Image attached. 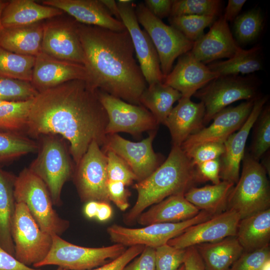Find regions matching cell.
<instances>
[{
  "label": "cell",
  "mask_w": 270,
  "mask_h": 270,
  "mask_svg": "<svg viewBox=\"0 0 270 270\" xmlns=\"http://www.w3.org/2000/svg\"><path fill=\"white\" fill-rule=\"evenodd\" d=\"M255 100H246L236 106H228L219 112L208 126L204 127L186 138L180 146L182 150L186 152L202 144L224 142L244 124L252 111Z\"/></svg>",
  "instance_id": "obj_17"
},
{
  "label": "cell",
  "mask_w": 270,
  "mask_h": 270,
  "mask_svg": "<svg viewBox=\"0 0 270 270\" xmlns=\"http://www.w3.org/2000/svg\"><path fill=\"white\" fill-rule=\"evenodd\" d=\"M120 18L128 31L142 72L148 85L163 82L159 58L147 32L140 26L135 12L136 5L130 0L117 2Z\"/></svg>",
  "instance_id": "obj_14"
},
{
  "label": "cell",
  "mask_w": 270,
  "mask_h": 270,
  "mask_svg": "<svg viewBox=\"0 0 270 270\" xmlns=\"http://www.w3.org/2000/svg\"><path fill=\"white\" fill-rule=\"evenodd\" d=\"M103 151L106 156L108 180L122 182L126 186L136 180L134 174L120 157L110 150H104Z\"/></svg>",
  "instance_id": "obj_43"
},
{
  "label": "cell",
  "mask_w": 270,
  "mask_h": 270,
  "mask_svg": "<svg viewBox=\"0 0 270 270\" xmlns=\"http://www.w3.org/2000/svg\"><path fill=\"white\" fill-rule=\"evenodd\" d=\"M38 93L30 82L0 75V100H28L34 98Z\"/></svg>",
  "instance_id": "obj_41"
},
{
  "label": "cell",
  "mask_w": 270,
  "mask_h": 270,
  "mask_svg": "<svg viewBox=\"0 0 270 270\" xmlns=\"http://www.w3.org/2000/svg\"><path fill=\"white\" fill-rule=\"evenodd\" d=\"M261 48L257 46L248 50L241 48L232 58L214 62L208 68L218 76L249 74L260 70L262 66Z\"/></svg>",
  "instance_id": "obj_33"
},
{
  "label": "cell",
  "mask_w": 270,
  "mask_h": 270,
  "mask_svg": "<svg viewBox=\"0 0 270 270\" xmlns=\"http://www.w3.org/2000/svg\"><path fill=\"white\" fill-rule=\"evenodd\" d=\"M36 56L18 54L0 47V75L31 82Z\"/></svg>",
  "instance_id": "obj_34"
},
{
  "label": "cell",
  "mask_w": 270,
  "mask_h": 270,
  "mask_svg": "<svg viewBox=\"0 0 270 270\" xmlns=\"http://www.w3.org/2000/svg\"><path fill=\"white\" fill-rule=\"evenodd\" d=\"M42 3L68 14L80 24L114 31L126 30L122 22L112 16L100 0H44Z\"/></svg>",
  "instance_id": "obj_23"
},
{
  "label": "cell",
  "mask_w": 270,
  "mask_h": 270,
  "mask_svg": "<svg viewBox=\"0 0 270 270\" xmlns=\"http://www.w3.org/2000/svg\"><path fill=\"white\" fill-rule=\"evenodd\" d=\"M250 155L256 160L264 156L270 148V108H263L253 126Z\"/></svg>",
  "instance_id": "obj_39"
},
{
  "label": "cell",
  "mask_w": 270,
  "mask_h": 270,
  "mask_svg": "<svg viewBox=\"0 0 270 270\" xmlns=\"http://www.w3.org/2000/svg\"><path fill=\"white\" fill-rule=\"evenodd\" d=\"M244 252L270 245V208L240 220L236 235Z\"/></svg>",
  "instance_id": "obj_28"
},
{
  "label": "cell",
  "mask_w": 270,
  "mask_h": 270,
  "mask_svg": "<svg viewBox=\"0 0 270 270\" xmlns=\"http://www.w3.org/2000/svg\"><path fill=\"white\" fill-rule=\"evenodd\" d=\"M15 258L22 264L34 266L48 255L52 236L41 230L27 206L16 203L12 227Z\"/></svg>",
  "instance_id": "obj_10"
},
{
  "label": "cell",
  "mask_w": 270,
  "mask_h": 270,
  "mask_svg": "<svg viewBox=\"0 0 270 270\" xmlns=\"http://www.w3.org/2000/svg\"><path fill=\"white\" fill-rule=\"evenodd\" d=\"M122 182L108 180L107 191L110 202L122 211H125L130 206L128 198L130 195Z\"/></svg>",
  "instance_id": "obj_47"
},
{
  "label": "cell",
  "mask_w": 270,
  "mask_h": 270,
  "mask_svg": "<svg viewBox=\"0 0 270 270\" xmlns=\"http://www.w3.org/2000/svg\"><path fill=\"white\" fill-rule=\"evenodd\" d=\"M195 166L202 182L210 181L217 184L220 182V158L204 162Z\"/></svg>",
  "instance_id": "obj_49"
},
{
  "label": "cell",
  "mask_w": 270,
  "mask_h": 270,
  "mask_svg": "<svg viewBox=\"0 0 270 270\" xmlns=\"http://www.w3.org/2000/svg\"><path fill=\"white\" fill-rule=\"evenodd\" d=\"M200 210L180 194L170 196L144 212L136 222L142 226L163 222H177L190 219Z\"/></svg>",
  "instance_id": "obj_25"
},
{
  "label": "cell",
  "mask_w": 270,
  "mask_h": 270,
  "mask_svg": "<svg viewBox=\"0 0 270 270\" xmlns=\"http://www.w3.org/2000/svg\"><path fill=\"white\" fill-rule=\"evenodd\" d=\"M38 150V145L32 140L16 132L0 131V162Z\"/></svg>",
  "instance_id": "obj_36"
},
{
  "label": "cell",
  "mask_w": 270,
  "mask_h": 270,
  "mask_svg": "<svg viewBox=\"0 0 270 270\" xmlns=\"http://www.w3.org/2000/svg\"><path fill=\"white\" fill-rule=\"evenodd\" d=\"M14 196L16 203H24L40 228L52 235L60 236L70 226L54 208L49 191L44 182L29 168L16 176Z\"/></svg>",
  "instance_id": "obj_4"
},
{
  "label": "cell",
  "mask_w": 270,
  "mask_h": 270,
  "mask_svg": "<svg viewBox=\"0 0 270 270\" xmlns=\"http://www.w3.org/2000/svg\"><path fill=\"white\" fill-rule=\"evenodd\" d=\"M270 260L268 261L262 267V270H270Z\"/></svg>",
  "instance_id": "obj_58"
},
{
  "label": "cell",
  "mask_w": 270,
  "mask_h": 270,
  "mask_svg": "<svg viewBox=\"0 0 270 270\" xmlns=\"http://www.w3.org/2000/svg\"><path fill=\"white\" fill-rule=\"evenodd\" d=\"M0 270H40L27 266L0 246Z\"/></svg>",
  "instance_id": "obj_51"
},
{
  "label": "cell",
  "mask_w": 270,
  "mask_h": 270,
  "mask_svg": "<svg viewBox=\"0 0 270 270\" xmlns=\"http://www.w3.org/2000/svg\"><path fill=\"white\" fill-rule=\"evenodd\" d=\"M240 220V216L236 212L226 210L189 227L167 244L178 248L185 249L198 244L216 242L227 237L236 236Z\"/></svg>",
  "instance_id": "obj_18"
},
{
  "label": "cell",
  "mask_w": 270,
  "mask_h": 270,
  "mask_svg": "<svg viewBox=\"0 0 270 270\" xmlns=\"http://www.w3.org/2000/svg\"><path fill=\"white\" fill-rule=\"evenodd\" d=\"M52 245L46 257L34 268L55 265L66 270H88L104 264L122 254L126 246L117 244L100 248L81 246L58 235L52 236Z\"/></svg>",
  "instance_id": "obj_7"
},
{
  "label": "cell",
  "mask_w": 270,
  "mask_h": 270,
  "mask_svg": "<svg viewBox=\"0 0 270 270\" xmlns=\"http://www.w3.org/2000/svg\"><path fill=\"white\" fill-rule=\"evenodd\" d=\"M177 270H184V264Z\"/></svg>",
  "instance_id": "obj_59"
},
{
  "label": "cell",
  "mask_w": 270,
  "mask_h": 270,
  "mask_svg": "<svg viewBox=\"0 0 270 270\" xmlns=\"http://www.w3.org/2000/svg\"><path fill=\"white\" fill-rule=\"evenodd\" d=\"M221 8L222 2L219 0H173L170 16L197 15L216 17Z\"/></svg>",
  "instance_id": "obj_40"
},
{
  "label": "cell",
  "mask_w": 270,
  "mask_h": 270,
  "mask_svg": "<svg viewBox=\"0 0 270 270\" xmlns=\"http://www.w3.org/2000/svg\"><path fill=\"white\" fill-rule=\"evenodd\" d=\"M112 214V210L110 203L98 202L96 218L104 222L110 220Z\"/></svg>",
  "instance_id": "obj_54"
},
{
  "label": "cell",
  "mask_w": 270,
  "mask_h": 270,
  "mask_svg": "<svg viewBox=\"0 0 270 270\" xmlns=\"http://www.w3.org/2000/svg\"><path fill=\"white\" fill-rule=\"evenodd\" d=\"M186 249L184 270H205L203 261L196 247L192 246Z\"/></svg>",
  "instance_id": "obj_52"
},
{
  "label": "cell",
  "mask_w": 270,
  "mask_h": 270,
  "mask_svg": "<svg viewBox=\"0 0 270 270\" xmlns=\"http://www.w3.org/2000/svg\"><path fill=\"white\" fill-rule=\"evenodd\" d=\"M61 10L33 0H9L2 15L4 28L30 25L62 15Z\"/></svg>",
  "instance_id": "obj_26"
},
{
  "label": "cell",
  "mask_w": 270,
  "mask_h": 270,
  "mask_svg": "<svg viewBox=\"0 0 270 270\" xmlns=\"http://www.w3.org/2000/svg\"><path fill=\"white\" fill-rule=\"evenodd\" d=\"M242 48L233 38L228 22L222 16L212 24L209 31L194 42L190 52L204 64L230 58Z\"/></svg>",
  "instance_id": "obj_21"
},
{
  "label": "cell",
  "mask_w": 270,
  "mask_h": 270,
  "mask_svg": "<svg viewBox=\"0 0 270 270\" xmlns=\"http://www.w3.org/2000/svg\"><path fill=\"white\" fill-rule=\"evenodd\" d=\"M234 22L237 40L242 44H247L260 34L262 29L264 18L260 10L254 9L238 15Z\"/></svg>",
  "instance_id": "obj_38"
},
{
  "label": "cell",
  "mask_w": 270,
  "mask_h": 270,
  "mask_svg": "<svg viewBox=\"0 0 270 270\" xmlns=\"http://www.w3.org/2000/svg\"><path fill=\"white\" fill-rule=\"evenodd\" d=\"M200 182L190 158L180 146H172L166 160L149 176L134 184L137 199L133 206L124 214V222L130 226L134 225L148 208L170 196L184 194Z\"/></svg>",
  "instance_id": "obj_3"
},
{
  "label": "cell",
  "mask_w": 270,
  "mask_h": 270,
  "mask_svg": "<svg viewBox=\"0 0 270 270\" xmlns=\"http://www.w3.org/2000/svg\"><path fill=\"white\" fill-rule=\"evenodd\" d=\"M81 200L110 203L107 191V160L105 152L95 141L90 145L73 173Z\"/></svg>",
  "instance_id": "obj_12"
},
{
  "label": "cell",
  "mask_w": 270,
  "mask_h": 270,
  "mask_svg": "<svg viewBox=\"0 0 270 270\" xmlns=\"http://www.w3.org/2000/svg\"><path fill=\"white\" fill-rule=\"evenodd\" d=\"M182 97L178 90L164 82H158L146 88L140 97V102L152 114L158 124H164L174 103Z\"/></svg>",
  "instance_id": "obj_32"
},
{
  "label": "cell",
  "mask_w": 270,
  "mask_h": 270,
  "mask_svg": "<svg viewBox=\"0 0 270 270\" xmlns=\"http://www.w3.org/2000/svg\"><path fill=\"white\" fill-rule=\"evenodd\" d=\"M135 12L139 24L143 26L156 49L164 78L172 69L176 58L190 52L194 42L176 28L154 16L144 3L136 5Z\"/></svg>",
  "instance_id": "obj_9"
},
{
  "label": "cell",
  "mask_w": 270,
  "mask_h": 270,
  "mask_svg": "<svg viewBox=\"0 0 270 270\" xmlns=\"http://www.w3.org/2000/svg\"><path fill=\"white\" fill-rule=\"evenodd\" d=\"M108 122L97 90L74 80L38 92L32 100L26 129L30 136L60 135L70 144L77 164L91 143L105 144Z\"/></svg>",
  "instance_id": "obj_1"
},
{
  "label": "cell",
  "mask_w": 270,
  "mask_h": 270,
  "mask_svg": "<svg viewBox=\"0 0 270 270\" xmlns=\"http://www.w3.org/2000/svg\"><path fill=\"white\" fill-rule=\"evenodd\" d=\"M97 93L108 116L106 135L124 132L136 136L158 127L156 118L144 106L127 102L100 90H97Z\"/></svg>",
  "instance_id": "obj_13"
},
{
  "label": "cell",
  "mask_w": 270,
  "mask_h": 270,
  "mask_svg": "<svg viewBox=\"0 0 270 270\" xmlns=\"http://www.w3.org/2000/svg\"><path fill=\"white\" fill-rule=\"evenodd\" d=\"M144 248V246L141 245L130 246L116 258L98 268L88 270H122L143 251Z\"/></svg>",
  "instance_id": "obj_46"
},
{
  "label": "cell",
  "mask_w": 270,
  "mask_h": 270,
  "mask_svg": "<svg viewBox=\"0 0 270 270\" xmlns=\"http://www.w3.org/2000/svg\"><path fill=\"white\" fill-rule=\"evenodd\" d=\"M56 270H66L61 267H58Z\"/></svg>",
  "instance_id": "obj_60"
},
{
  "label": "cell",
  "mask_w": 270,
  "mask_h": 270,
  "mask_svg": "<svg viewBox=\"0 0 270 270\" xmlns=\"http://www.w3.org/2000/svg\"><path fill=\"white\" fill-rule=\"evenodd\" d=\"M205 108L202 102L182 97L173 107L164 124L168 128L172 146H180L186 138L204 127Z\"/></svg>",
  "instance_id": "obj_24"
},
{
  "label": "cell",
  "mask_w": 270,
  "mask_h": 270,
  "mask_svg": "<svg viewBox=\"0 0 270 270\" xmlns=\"http://www.w3.org/2000/svg\"><path fill=\"white\" fill-rule=\"evenodd\" d=\"M224 150V142H209L200 144L185 153L196 166L204 162L220 158Z\"/></svg>",
  "instance_id": "obj_45"
},
{
  "label": "cell",
  "mask_w": 270,
  "mask_h": 270,
  "mask_svg": "<svg viewBox=\"0 0 270 270\" xmlns=\"http://www.w3.org/2000/svg\"><path fill=\"white\" fill-rule=\"evenodd\" d=\"M173 0H145L144 4L154 16L162 20L170 17Z\"/></svg>",
  "instance_id": "obj_50"
},
{
  "label": "cell",
  "mask_w": 270,
  "mask_h": 270,
  "mask_svg": "<svg viewBox=\"0 0 270 270\" xmlns=\"http://www.w3.org/2000/svg\"><path fill=\"white\" fill-rule=\"evenodd\" d=\"M98 202V201H90L86 202L84 212L87 218H96Z\"/></svg>",
  "instance_id": "obj_56"
},
{
  "label": "cell",
  "mask_w": 270,
  "mask_h": 270,
  "mask_svg": "<svg viewBox=\"0 0 270 270\" xmlns=\"http://www.w3.org/2000/svg\"><path fill=\"white\" fill-rule=\"evenodd\" d=\"M258 86L256 78L252 76H220L198 90L194 96L204 105V126L231 104L240 100H255L258 96Z\"/></svg>",
  "instance_id": "obj_8"
},
{
  "label": "cell",
  "mask_w": 270,
  "mask_h": 270,
  "mask_svg": "<svg viewBox=\"0 0 270 270\" xmlns=\"http://www.w3.org/2000/svg\"><path fill=\"white\" fill-rule=\"evenodd\" d=\"M5 101L4 100H0V106Z\"/></svg>",
  "instance_id": "obj_61"
},
{
  "label": "cell",
  "mask_w": 270,
  "mask_h": 270,
  "mask_svg": "<svg viewBox=\"0 0 270 270\" xmlns=\"http://www.w3.org/2000/svg\"><path fill=\"white\" fill-rule=\"evenodd\" d=\"M77 27L88 84L95 90L140 105V97L147 83L127 30L114 31L78 22Z\"/></svg>",
  "instance_id": "obj_2"
},
{
  "label": "cell",
  "mask_w": 270,
  "mask_h": 270,
  "mask_svg": "<svg viewBox=\"0 0 270 270\" xmlns=\"http://www.w3.org/2000/svg\"><path fill=\"white\" fill-rule=\"evenodd\" d=\"M218 77L190 52L178 58L176 66L163 82L178 90L182 97L190 98L199 90Z\"/></svg>",
  "instance_id": "obj_22"
},
{
  "label": "cell",
  "mask_w": 270,
  "mask_h": 270,
  "mask_svg": "<svg viewBox=\"0 0 270 270\" xmlns=\"http://www.w3.org/2000/svg\"><path fill=\"white\" fill-rule=\"evenodd\" d=\"M214 215L200 210L194 218L177 222L156 223L139 228H130L117 224L107 228L111 241L124 246L137 245L156 248L182 234L189 227L204 221Z\"/></svg>",
  "instance_id": "obj_11"
},
{
  "label": "cell",
  "mask_w": 270,
  "mask_h": 270,
  "mask_svg": "<svg viewBox=\"0 0 270 270\" xmlns=\"http://www.w3.org/2000/svg\"><path fill=\"white\" fill-rule=\"evenodd\" d=\"M107 10L118 20H121L117 2L114 0H100Z\"/></svg>",
  "instance_id": "obj_55"
},
{
  "label": "cell",
  "mask_w": 270,
  "mask_h": 270,
  "mask_svg": "<svg viewBox=\"0 0 270 270\" xmlns=\"http://www.w3.org/2000/svg\"><path fill=\"white\" fill-rule=\"evenodd\" d=\"M234 186L232 183L221 180L217 184L193 186L184 196L200 210L216 215L226 210L228 196Z\"/></svg>",
  "instance_id": "obj_31"
},
{
  "label": "cell",
  "mask_w": 270,
  "mask_h": 270,
  "mask_svg": "<svg viewBox=\"0 0 270 270\" xmlns=\"http://www.w3.org/2000/svg\"><path fill=\"white\" fill-rule=\"evenodd\" d=\"M246 2V0H228L222 16L224 19L227 22L234 21Z\"/></svg>",
  "instance_id": "obj_53"
},
{
  "label": "cell",
  "mask_w": 270,
  "mask_h": 270,
  "mask_svg": "<svg viewBox=\"0 0 270 270\" xmlns=\"http://www.w3.org/2000/svg\"><path fill=\"white\" fill-rule=\"evenodd\" d=\"M88 79L83 64L58 59L41 52L36 56L30 82L40 92L69 81Z\"/></svg>",
  "instance_id": "obj_20"
},
{
  "label": "cell",
  "mask_w": 270,
  "mask_h": 270,
  "mask_svg": "<svg viewBox=\"0 0 270 270\" xmlns=\"http://www.w3.org/2000/svg\"><path fill=\"white\" fill-rule=\"evenodd\" d=\"M77 24L75 20L44 23L42 52L58 59L84 66L85 56Z\"/></svg>",
  "instance_id": "obj_16"
},
{
  "label": "cell",
  "mask_w": 270,
  "mask_h": 270,
  "mask_svg": "<svg viewBox=\"0 0 270 270\" xmlns=\"http://www.w3.org/2000/svg\"><path fill=\"white\" fill-rule=\"evenodd\" d=\"M186 251L168 244L156 248V270H177L184 264Z\"/></svg>",
  "instance_id": "obj_42"
},
{
  "label": "cell",
  "mask_w": 270,
  "mask_h": 270,
  "mask_svg": "<svg viewBox=\"0 0 270 270\" xmlns=\"http://www.w3.org/2000/svg\"><path fill=\"white\" fill-rule=\"evenodd\" d=\"M38 155L28 168L46 185L54 206L62 204L61 194L64 184L73 175L70 155L62 140L56 135L40 136Z\"/></svg>",
  "instance_id": "obj_6"
},
{
  "label": "cell",
  "mask_w": 270,
  "mask_h": 270,
  "mask_svg": "<svg viewBox=\"0 0 270 270\" xmlns=\"http://www.w3.org/2000/svg\"><path fill=\"white\" fill-rule=\"evenodd\" d=\"M156 132L138 142L124 138L117 134L106 135L104 150L112 151L128 166L135 175L136 181L147 178L159 166V158L152 148Z\"/></svg>",
  "instance_id": "obj_15"
},
{
  "label": "cell",
  "mask_w": 270,
  "mask_h": 270,
  "mask_svg": "<svg viewBox=\"0 0 270 270\" xmlns=\"http://www.w3.org/2000/svg\"><path fill=\"white\" fill-rule=\"evenodd\" d=\"M138 256L122 270H156L154 248L145 246Z\"/></svg>",
  "instance_id": "obj_48"
},
{
  "label": "cell",
  "mask_w": 270,
  "mask_h": 270,
  "mask_svg": "<svg viewBox=\"0 0 270 270\" xmlns=\"http://www.w3.org/2000/svg\"><path fill=\"white\" fill-rule=\"evenodd\" d=\"M32 100L4 102L0 106V128L12 132L26 128Z\"/></svg>",
  "instance_id": "obj_35"
},
{
  "label": "cell",
  "mask_w": 270,
  "mask_h": 270,
  "mask_svg": "<svg viewBox=\"0 0 270 270\" xmlns=\"http://www.w3.org/2000/svg\"><path fill=\"white\" fill-rule=\"evenodd\" d=\"M240 178L228 196L226 210L236 212L240 220L270 208L267 172L260 161L246 153Z\"/></svg>",
  "instance_id": "obj_5"
},
{
  "label": "cell",
  "mask_w": 270,
  "mask_h": 270,
  "mask_svg": "<svg viewBox=\"0 0 270 270\" xmlns=\"http://www.w3.org/2000/svg\"><path fill=\"white\" fill-rule=\"evenodd\" d=\"M8 1H6V0H0V32L4 28V27L2 25V12L6 7V6L7 5Z\"/></svg>",
  "instance_id": "obj_57"
},
{
  "label": "cell",
  "mask_w": 270,
  "mask_h": 270,
  "mask_svg": "<svg viewBox=\"0 0 270 270\" xmlns=\"http://www.w3.org/2000/svg\"><path fill=\"white\" fill-rule=\"evenodd\" d=\"M16 176L0 167V246L14 255L12 227L16 202L14 196Z\"/></svg>",
  "instance_id": "obj_30"
},
{
  "label": "cell",
  "mask_w": 270,
  "mask_h": 270,
  "mask_svg": "<svg viewBox=\"0 0 270 270\" xmlns=\"http://www.w3.org/2000/svg\"><path fill=\"white\" fill-rule=\"evenodd\" d=\"M44 23L4 28L0 47L25 56H36L42 52Z\"/></svg>",
  "instance_id": "obj_27"
},
{
  "label": "cell",
  "mask_w": 270,
  "mask_h": 270,
  "mask_svg": "<svg viewBox=\"0 0 270 270\" xmlns=\"http://www.w3.org/2000/svg\"><path fill=\"white\" fill-rule=\"evenodd\" d=\"M195 246L202 258L205 270H229L244 252L236 236Z\"/></svg>",
  "instance_id": "obj_29"
},
{
  "label": "cell",
  "mask_w": 270,
  "mask_h": 270,
  "mask_svg": "<svg viewBox=\"0 0 270 270\" xmlns=\"http://www.w3.org/2000/svg\"><path fill=\"white\" fill-rule=\"evenodd\" d=\"M216 17L208 16L181 15L170 16V26L187 39L194 42L204 34V30L215 22Z\"/></svg>",
  "instance_id": "obj_37"
},
{
  "label": "cell",
  "mask_w": 270,
  "mask_h": 270,
  "mask_svg": "<svg viewBox=\"0 0 270 270\" xmlns=\"http://www.w3.org/2000/svg\"><path fill=\"white\" fill-rule=\"evenodd\" d=\"M270 260V245L252 252H243L229 270H262Z\"/></svg>",
  "instance_id": "obj_44"
},
{
  "label": "cell",
  "mask_w": 270,
  "mask_h": 270,
  "mask_svg": "<svg viewBox=\"0 0 270 270\" xmlns=\"http://www.w3.org/2000/svg\"><path fill=\"white\" fill-rule=\"evenodd\" d=\"M268 100V96H258L252 111L242 126L224 141V152L220 158V180L235 184L240 178V163L244 155L248 136Z\"/></svg>",
  "instance_id": "obj_19"
}]
</instances>
